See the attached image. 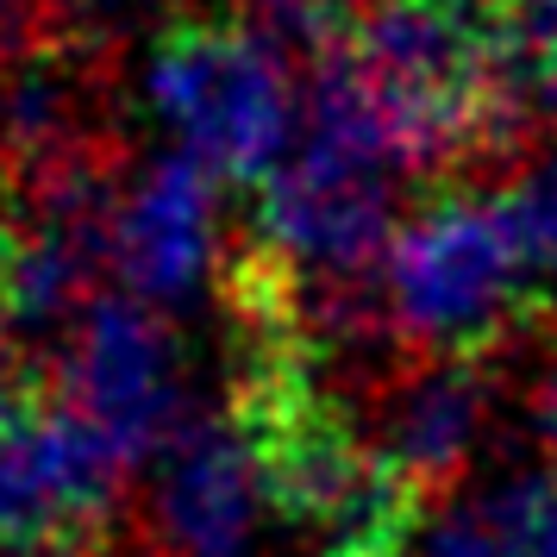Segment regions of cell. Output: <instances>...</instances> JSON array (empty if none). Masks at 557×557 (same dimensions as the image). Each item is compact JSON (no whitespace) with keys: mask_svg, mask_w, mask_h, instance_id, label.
Returning <instances> with one entry per match:
<instances>
[{"mask_svg":"<svg viewBox=\"0 0 557 557\" xmlns=\"http://www.w3.org/2000/svg\"><path fill=\"white\" fill-rule=\"evenodd\" d=\"M376 282L382 326L413 357H482L532 313L545 276L513 195L445 188L401 220Z\"/></svg>","mask_w":557,"mask_h":557,"instance_id":"1","label":"cell"},{"mask_svg":"<svg viewBox=\"0 0 557 557\" xmlns=\"http://www.w3.org/2000/svg\"><path fill=\"white\" fill-rule=\"evenodd\" d=\"M138 101L170 151L220 182H270L301 145L307 88L270 26L182 20L138 63Z\"/></svg>","mask_w":557,"mask_h":557,"instance_id":"2","label":"cell"},{"mask_svg":"<svg viewBox=\"0 0 557 557\" xmlns=\"http://www.w3.org/2000/svg\"><path fill=\"white\" fill-rule=\"evenodd\" d=\"M257 257L288 288L351 295L382 270L401 232V170L301 138L270 182H257Z\"/></svg>","mask_w":557,"mask_h":557,"instance_id":"3","label":"cell"},{"mask_svg":"<svg viewBox=\"0 0 557 557\" xmlns=\"http://www.w3.org/2000/svg\"><path fill=\"white\" fill-rule=\"evenodd\" d=\"M57 388L82 426L126 470H145L188 420V370L170 332V313L113 288L95 295L57 345Z\"/></svg>","mask_w":557,"mask_h":557,"instance_id":"4","label":"cell"},{"mask_svg":"<svg viewBox=\"0 0 557 557\" xmlns=\"http://www.w3.org/2000/svg\"><path fill=\"white\" fill-rule=\"evenodd\" d=\"M145 527L157 557H263L276 482L245 413H188L145 463Z\"/></svg>","mask_w":557,"mask_h":557,"instance_id":"5","label":"cell"},{"mask_svg":"<svg viewBox=\"0 0 557 557\" xmlns=\"http://www.w3.org/2000/svg\"><path fill=\"white\" fill-rule=\"evenodd\" d=\"M126 463L70 407L0 420V557H76L113 513Z\"/></svg>","mask_w":557,"mask_h":557,"instance_id":"6","label":"cell"},{"mask_svg":"<svg viewBox=\"0 0 557 557\" xmlns=\"http://www.w3.org/2000/svg\"><path fill=\"white\" fill-rule=\"evenodd\" d=\"M226 263L220 176L195 157L163 151L120 176L107 213V270L157 313H188Z\"/></svg>","mask_w":557,"mask_h":557,"instance_id":"7","label":"cell"},{"mask_svg":"<svg viewBox=\"0 0 557 557\" xmlns=\"http://www.w3.org/2000/svg\"><path fill=\"white\" fill-rule=\"evenodd\" d=\"M82 157H101V76L82 38L0 51V188L32 195Z\"/></svg>","mask_w":557,"mask_h":557,"instance_id":"8","label":"cell"},{"mask_svg":"<svg viewBox=\"0 0 557 557\" xmlns=\"http://www.w3.org/2000/svg\"><path fill=\"white\" fill-rule=\"evenodd\" d=\"M488 426L495 376L482 370V357H413L382 388L370 445L413 495H438L482 457Z\"/></svg>","mask_w":557,"mask_h":557,"instance_id":"9","label":"cell"},{"mask_svg":"<svg viewBox=\"0 0 557 557\" xmlns=\"http://www.w3.org/2000/svg\"><path fill=\"white\" fill-rule=\"evenodd\" d=\"M488 513L507 557H557V476H502L488 488Z\"/></svg>","mask_w":557,"mask_h":557,"instance_id":"10","label":"cell"},{"mask_svg":"<svg viewBox=\"0 0 557 557\" xmlns=\"http://www.w3.org/2000/svg\"><path fill=\"white\" fill-rule=\"evenodd\" d=\"M401 557H507V545L495 532L488 502H476V507H438V513H426Z\"/></svg>","mask_w":557,"mask_h":557,"instance_id":"11","label":"cell"},{"mask_svg":"<svg viewBox=\"0 0 557 557\" xmlns=\"http://www.w3.org/2000/svg\"><path fill=\"white\" fill-rule=\"evenodd\" d=\"M513 207H520V226L532 238V257H539V276L557 282V145L527 163V176L513 188Z\"/></svg>","mask_w":557,"mask_h":557,"instance_id":"12","label":"cell"},{"mask_svg":"<svg viewBox=\"0 0 557 557\" xmlns=\"http://www.w3.org/2000/svg\"><path fill=\"white\" fill-rule=\"evenodd\" d=\"M257 26H270L276 38H301V45H332L351 26V0H251Z\"/></svg>","mask_w":557,"mask_h":557,"instance_id":"13","label":"cell"},{"mask_svg":"<svg viewBox=\"0 0 557 557\" xmlns=\"http://www.w3.org/2000/svg\"><path fill=\"white\" fill-rule=\"evenodd\" d=\"M527 420H532V445H539V457H545V470L557 476V351L545 357L539 376H532Z\"/></svg>","mask_w":557,"mask_h":557,"instance_id":"14","label":"cell"},{"mask_svg":"<svg viewBox=\"0 0 557 557\" xmlns=\"http://www.w3.org/2000/svg\"><path fill=\"white\" fill-rule=\"evenodd\" d=\"M532 107L557 126V51L545 57V63H539V76H532Z\"/></svg>","mask_w":557,"mask_h":557,"instance_id":"15","label":"cell"},{"mask_svg":"<svg viewBox=\"0 0 557 557\" xmlns=\"http://www.w3.org/2000/svg\"><path fill=\"white\" fill-rule=\"evenodd\" d=\"M26 7H32V0H0V51L13 45L7 32H13V26H20V20H26Z\"/></svg>","mask_w":557,"mask_h":557,"instance_id":"16","label":"cell"},{"mask_svg":"<svg viewBox=\"0 0 557 557\" xmlns=\"http://www.w3.org/2000/svg\"><path fill=\"white\" fill-rule=\"evenodd\" d=\"M20 388H13V370H7V357H0V420H7V413H20Z\"/></svg>","mask_w":557,"mask_h":557,"instance_id":"17","label":"cell"},{"mask_svg":"<svg viewBox=\"0 0 557 557\" xmlns=\"http://www.w3.org/2000/svg\"><path fill=\"white\" fill-rule=\"evenodd\" d=\"M7 232H13V220H7V213H0V251H7Z\"/></svg>","mask_w":557,"mask_h":557,"instance_id":"18","label":"cell"}]
</instances>
